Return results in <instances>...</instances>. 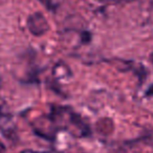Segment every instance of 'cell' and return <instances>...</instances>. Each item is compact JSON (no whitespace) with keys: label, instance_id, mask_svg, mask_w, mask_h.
<instances>
[{"label":"cell","instance_id":"cell-1","mask_svg":"<svg viewBox=\"0 0 153 153\" xmlns=\"http://www.w3.org/2000/svg\"><path fill=\"white\" fill-rule=\"evenodd\" d=\"M27 27L30 32L35 36H42L48 30L49 25L46 18L42 13H34L27 19Z\"/></svg>","mask_w":153,"mask_h":153},{"label":"cell","instance_id":"cell-2","mask_svg":"<svg viewBox=\"0 0 153 153\" xmlns=\"http://www.w3.org/2000/svg\"><path fill=\"white\" fill-rule=\"evenodd\" d=\"M90 39H91V37H90V34L88 32H84L83 34H82V41H83L84 43L89 42Z\"/></svg>","mask_w":153,"mask_h":153},{"label":"cell","instance_id":"cell-3","mask_svg":"<svg viewBox=\"0 0 153 153\" xmlns=\"http://www.w3.org/2000/svg\"><path fill=\"white\" fill-rule=\"evenodd\" d=\"M146 96L147 97H151V96H153V84L150 86V87L148 88V90L146 91Z\"/></svg>","mask_w":153,"mask_h":153},{"label":"cell","instance_id":"cell-4","mask_svg":"<svg viewBox=\"0 0 153 153\" xmlns=\"http://www.w3.org/2000/svg\"><path fill=\"white\" fill-rule=\"evenodd\" d=\"M3 151H4V146H3V144L0 143V153H2Z\"/></svg>","mask_w":153,"mask_h":153}]
</instances>
